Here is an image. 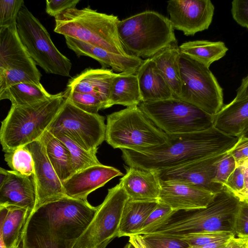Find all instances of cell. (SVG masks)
<instances>
[{"label": "cell", "instance_id": "8d00e7d4", "mask_svg": "<svg viewBox=\"0 0 248 248\" xmlns=\"http://www.w3.org/2000/svg\"><path fill=\"white\" fill-rule=\"evenodd\" d=\"M24 3L23 0H0V30L17 25L18 16Z\"/></svg>", "mask_w": 248, "mask_h": 248}, {"label": "cell", "instance_id": "8992f818", "mask_svg": "<svg viewBox=\"0 0 248 248\" xmlns=\"http://www.w3.org/2000/svg\"><path fill=\"white\" fill-rule=\"evenodd\" d=\"M121 42L129 55L150 58L177 41L169 18L146 10L122 20L118 24Z\"/></svg>", "mask_w": 248, "mask_h": 248}, {"label": "cell", "instance_id": "83f0119b", "mask_svg": "<svg viewBox=\"0 0 248 248\" xmlns=\"http://www.w3.org/2000/svg\"><path fill=\"white\" fill-rule=\"evenodd\" d=\"M158 202V201L137 202L128 200L122 215L118 237L137 234Z\"/></svg>", "mask_w": 248, "mask_h": 248}, {"label": "cell", "instance_id": "cb8c5ba5", "mask_svg": "<svg viewBox=\"0 0 248 248\" xmlns=\"http://www.w3.org/2000/svg\"><path fill=\"white\" fill-rule=\"evenodd\" d=\"M32 211L26 208L0 205V237L6 248L19 246Z\"/></svg>", "mask_w": 248, "mask_h": 248}, {"label": "cell", "instance_id": "d590c367", "mask_svg": "<svg viewBox=\"0 0 248 248\" xmlns=\"http://www.w3.org/2000/svg\"><path fill=\"white\" fill-rule=\"evenodd\" d=\"M63 92L75 106L86 112L96 114L99 110L107 108L102 101L92 95L71 91L67 89Z\"/></svg>", "mask_w": 248, "mask_h": 248}, {"label": "cell", "instance_id": "f907efd6", "mask_svg": "<svg viewBox=\"0 0 248 248\" xmlns=\"http://www.w3.org/2000/svg\"><path fill=\"white\" fill-rule=\"evenodd\" d=\"M239 137L248 138V123L245 126L242 132L240 133Z\"/></svg>", "mask_w": 248, "mask_h": 248}, {"label": "cell", "instance_id": "7a4b0ae2", "mask_svg": "<svg viewBox=\"0 0 248 248\" xmlns=\"http://www.w3.org/2000/svg\"><path fill=\"white\" fill-rule=\"evenodd\" d=\"M167 136L166 143L158 146L140 151L121 149L125 163L157 172L224 154L239 140L214 126L199 132Z\"/></svg>", "mask_w": 248, "mask_h": 248}, {"label": "cell", "instance_id": "bcb514c9", "mask_svg": "<svg viewBox=\"0 0 248 248\" xmlns=\"http://www.w3.org/2000/svg\"><path fill=\"white\" fill-rule=\"evenodd\" d=\"M248 245V237H235L233 236L227 241L223 248H247Z\"/></svg>", "mask_w": 248, "mask_h": 248}, {"label": "cell", "instance_id": "d6a6232c", "mask_svg": "<svg viewBox=\"0 0 248 248\" xmlns=\"http://www.w3.org/2000/svg\"><path fill=\"white\" fill-rule=\"evenodd\" d=\"M4 160L14 171L25 176H31L34 173L33 157L26 146L5 153Z\"/></svg>", "mask_w": 248, "mask_h": 248}, {"label": "cell", "instance_id": "1f68e13d", "mask_svg": "<svg viewBox=\"0 0 248 248\" xmlns=\"http://www.w3.org/2000/svg\"><path fill=\"white\" fill-rule=\"evenodd\" d=\"M52 134L68 148L70 154L74 174L89 167L101 164L96 156V153L86 151L63 134Z\"/></svg>", "mask_w": 248, "mask_h": 248}, {"label": "cell", "instance_id": "2e32d148", "mask_svg": "<svg viewBox=\"0 0 248 248\" xmlns=\"http://www.w3.org/2000/svg\"><path fill=\"white\" fill-rule=\"evenodd\" d=\"M25 146L31 152L34 162L33 175L37 190L34 209L45 203L66 196L62 182L48 158L41 138Z\"/></svg>", "mask_w": 248, "mask_h": 248}, {"label": "cell", "instance_id": "c3c4849f", "mask_svg": "<svg viewBox=\"0 0 248 248\" xmlns=\"http://www.w3.org/2000/svg\"><path fill=\"white\" fill-rule=\"evenodd\" d=\"M129 237V243L135 248H148L142 235L134 234Z\"/></svg>", "mask_w": 248, "mask_h": 248}, {"label": "cell", "instance_id": "681fc988", "mask_svg": "<svg viewBox=\"0 0 248 248\" xmlns=\"http://www.w3.org/2000/svg\"><path fill=\"white\" fill-rule=\"evenodd\" d=\"M228 240H221L202 246H189L187 248H223Z\"/></svg>", "mask_w": 248, "mask_h": 248}, {"label": "cell", "instance_id": "277c9868", "mask_svg": "<svg viewBox=\"0 0 248 248\" xmlns=\"http://www.w3.org/2000/svg\"><path fill=\"white\" fill-rule=\"evenodd\" d=\"M119 21L116 16L98 12L90 6L70 9L55 17L54 31L112 53L128 55L119 36Z\"/></svg>", "mask_w": 248, "mask_h": 248}, {"label": "cell", "instance_id": "7c38bea8", "mask_svg": "<svg viewBox=\"0 0 248 248\" xmlns=\"http://www.w3.org/2000/svg\"><path fill=\"white\" fill-rule=\"evenodd\" d=\"M128 196L119 183L108 189L102 203L73 248H106L118 237L122 215Z\"/></svg>", "mask_w": 248, "mask_h": 248}, {"label": "cell", "instance_id": "4dcf8cb0", "mask_svg": "<svg viewBox=\"0 0 248 248\" xmlns=\"http://www.w3.org/2000/svg\"><path fill=\"white\" fill-rule=\"evenodd\" d=\"M52 95L41 83L24 82L14 85L0 92V100H9L12 106H24L48 99Z\"/></svg>", "mask_w": 248, "mask_h": 248}, {"label": "cell", "instance_id": "ac0fdd59", "mask_svg": "<svg viewBox=\"0 0 248 248\" xmlns=\"http://www.w3.org/2000/svg\"><path fill=\"white\" fill-rule=\"evenodd\" d=\"M123 175L113 167L101 163L93 165L75 173L62 182L64 193L70 198L87 201L91 192L113 178Z\"/></svg>", "mask_w": 248, "mask_h": 248}, {"label": "cell", "instance_id": "f35d334b", "mask_svg": "<svg viewBox=\"0 0 248 248\" xmlns=\"http://www.w3.org/2000/svg\"><path fill=\"white\" fill-rule=\"evenodd\" d=\"M236 166V162L232 155L229 152L224 153L217 163L213 182L224 186Z\"/></svg>", "mask_w": 248, "mask_h": 248}, {"label": "cell", "instance_id": "30bf717a", "mask_svg": "<svg viewBox=\"0 0 248 248\" xmlns=\"http://www.w3.org/2000/svg\"><path fill=\"white\" fill-rule=\"evenodd\" d=\"M178 64L181 87L178 99L215 116L223 106V93L209 68L181 52Z\"/></svg>", "mask_w": 248, "mask_h": 248}, {"label": "cell", "instance_id": "9a60e30c", "mask_svg": "<svg viewBox=\"0 0 248 248\" xmlns=\"http://www.w3.org/2000/svg\"><path fill=\"white\" fill-rule=\"evenodd\" d=\"M223 154L156 172L160 181L184 183L217 193L224 187L213 182L217 163Z\"/></svg>", "mask_w": 248, "mask_h": 248}, {"label": "cell", "instance_id": "e0dca14e", "mask_svg": "<svg viewBox=\"0 0 248 248\" xmlns=\"http://www.w3.org/2000/svg\"><path fill=\"white\" fill-rule=\"evenodd\" d=\"M160 184L158 202L177 212L204 208L213 201L216 195L206 189L184 183L160 181Z\"/></svg>", "mask_w": 248, "mask_h": 248}, {"label": "cell", "instance_id": "603a6c76", "mask_svg": "<svg viewBox=\"0 0 248 248\" xmlns=\"http://www.w3.org/2000/svg\"><path fill=\"white\" fill-rule=\"evenodd\" d=\"M136 74L142 102H153L173 97L170 86L151 58L143 61Z\"/></svg>", "mask_w": 248, "mask_h": 248}, {"label": "cell", "instance_id": "b9f144b4", "mask_svg": "<svg viewBox=\"0 0 248 248\" xmlns=\"http://www.w3.org/2000/svg\"><path fill=\"white\" fill-rule=\"evenodd\" d=\"M231 13L237 24L248 29V0H233Z\"/></svg>", "mask_w": 248, "mask_h": 248}, {"label": "cell", "instance_id": "52a82bcc", "mask_svg": "<svg viewBox=\"0 0 248 248\" xmlns=\"http://www.w3.org/2000/svg\"><path fill=\"white\" fill-rule=\"evenodd\" d=\"M167 135L157 127L138 105L107 116L106 142L114 149L140 151L166 143Z\"/></svg>", "mask_w": 248, "mask_h": 248}, {"label": "cell", "instance_id": "ee69618b", "mask_svg": "<svg viewBox=\"0 0 248 248\" xmlns=\"http://www.w3.org/2000/svg\"><path fill=\"white\" fill-rule=\"evenodd\" d=\"M228 152L234 158L236 165L248 158V138L239 137L238 141Z\"/></svg>", "mask_w": 248, "mask_h": 248}, {"label": "cell", "instance_id": "74e56055", "mask_svg": "<svg viewBox=\"0 0 248 248\" xmlns=\"http://www.w3.org/2000/svg\"><path fill=\"white\" fill-rule=\"evenodd\" d=\"M148 248H187L189 245L177 237L156 235H142Z\"/></svg>", "mask_w": 248, "mask_h": 248}, {"label": "cell", "instance_id": "7dc6e473", "mask_svg": "<svg viewBox=\"0 0 248 248\" xmlns=\"http://www.w3.org/2000/svg\"><path fill=\"white\" fill-rule=\"evenodd\" d=\"M248 96V75L243 78L241 83L236 91L234 99H240Z\"/></svg>", "mask_w": 248, "mask_h": 248}, {"label": "cell", "instance_id": "f5cc1de1", "mask_svg": "<svg viewBox=\"0 0 248 248\" xmlns=\"http://www.w3.org/2000/svg\"><path fill=\"white\" fill-rule=\"evenodd\" d=\"M124 248H135L130 243H128L124 247Z\"/></svg>", "mask_w": 248, "mask_h": 248}, {"label": "cell", "instance_id": "836d02e7", "mask_svg": "<svg viewBox=\"0 0 248 248\" xmlns=\"http://www.w3.org/2000/svg\"><path fill=\"white\" fill-rule=\"evenodd\" d=\"M176 212L169 206L158 202L138 234L146 235L152 233L166 224Z\"/></svg>", "mask_w": 248, "mask_h": 248}, {"label": "cell", "instance_id": "e575fe53", "mask_svg": "<svg viewBox=\"0 0 248 248\" xmlns=\"http://www.w3.org/2000/svg\"><path fill=\"white\" fill-rule=\"evenodd\" d=\"M235 236V233L232 232L203 231L189 233L175 237L184 241L189 246H202L221 240H227Z\"/></svg>", "mask_w": 248, "mask_h": 248}, {"label": "cell", "instance_id": "f546056e", "mask_svg": "<svg viewBox=\"0 0 248 248\" xmlns=\"http://www.w3.org/2000/svg\"><path fill=\"white\" fill-rule=\"evenodd\" d=\"M180 52L209 68L214 62L225 55L228 48L221 41L195 40L185 42L179 46Z\"/></svg>", "mask_w": 248, "mask_h": 248}, {"label": "cell", "instance_id": "4316f807", "mask_svg": "<svg viewBox=\"0 0 248 248\" xmlns=\"http://www.w3.org/2000/svg\"><path fill=\"white\" fill-rule=\"evenodd\" d=\"M142 102L136 74L118 73L111 82L109 93L110 107L114 105L125 107L139 105Z\"/></svg>", "mask_w": 248, "mask_h": 248}, {"label": "cell", "instance_id": "f6af8a7d", "mask_svg": "<svg viewBox=\"0 0 248 248\" xmlns=\"http://www.w3.org/2000/svg\"><path fill=\"white\" fill-rule=\"evenodd\" d=\"M242 166L244 174V187L243 190L236 196L240 201H248V158L237 165Z\"/></svg>", "mask_w": 248, "mask_h": 248}, {"label": "cell", "instance_id": "60d3db41", "mask_svg": "<svg viewBox=\"0 0 248 248\" xmlns=\"http://www.w3.org/2000/svg\"><path fill=\"white\" fill-rule=\"evenodd\" d=\"M79 0H47L46 1V13L54 17L70 9L76 8Z\"/></svg>", "mask_w": 248, "mask_h": 248}, {"label": "cell", "instance_id": "db71d44e", "mask_svg": "<svg viewBox=\"0 0 248 248\" xmlns=\"http://www.w3.org/2000/svg\"><path fill=\"white\" fill-rule=\"evenodd\" d=\"M13 248H21V245L19 246H17V247H14Z\"/></svg>", "mask_w": 248, "mask_h": 248}, {"label": "cell", "instance_id": "816d5d0a", "mask_svg": "<svg viewBox=\"0 0 248 248\" xmlns=\"http://www.w3.org/2000/svg\"><path fill=\"white\" fill-rule=\"evenodd\" d=\"M0 248H6L2 241V239L0 237Z\"/></svg>", "mask_w": 248, "mask_h": 248}, {"label": "cell", "instance_id": "3957f363", "mask_svg": "<svg viewBox=\"0 0 248 248\" xmlns=\"http://www.w3.org/2000/svg\"><path fill=\"white\" fill-rule=\"evenodd\" d=\"M63 92L27 106H12L1 122L0 141L9 153L39 140L48 129L64 102Z\"/></svg>", "mask_w": 248, "mask_h": 248}, {"label": "cell", "instance_id": "f1b7e54d", "mask_svg": "<svg viewBox=\"0 0 248 248\" xmlns=\"http://www.w3.org/2000/svg\"><path fill=\"white\" fill-rule=\"evenodd\" d=\"M46 155L61 181L63 182L73 174L70 152L66 146L47 130L41 137Z\"/></svg>", "mask_w": 248, "mask_h": 248}, {"label": "cell", "instance_id": "6da1fadb", "mask_svg": "<svg viewBox=\"0 0 248 248\" xmlns=\"http://www.w3.org/2000/svg\"><path fill=\"white\" fill-rule=\"evenodd\" d=\"M97 208L67 196L41 205L28 218L21 248H73Z\"/></svg>", "mask_w": 248, "mask_h": 248}, {"label": "cell", "instance_id": "d6986e66", "mask_svg": "<svg viewBox=\"0 0 248 248\" xmlns=\"http://www.w3.org/2000/svg\"><path fill=\"white\" fill-rule=\"evenodd\" d=\"M67 47L78 57H90L98 62L102 68L110 67L113 71L136 74L142 63L141 58L131 55L116 54L84 42L65 36Z\"/></svg>", "mask_w": 248, "mask_h": 248}, {"label": "cell", "instance_id": "4fadbf2b", "mask_svg": "<svg viewBox=\"0 0 248 248\" xmlns=\"http://www.w3.org/2000/svg\"><path fill=\"white\" fill-rule=\"evenodd\" d=\"M19 36L17 25L0 30V92L20 83H40L42 75Z\"/></svg>", "mask_w": 248, "mask_h": 248}, {"label": "cell", "instance_id": "11a10c76", "mask_svg": "<svg viewBox=\"0 0 248 248\" xmlns=\"http://www.w3.org/2000/svg\"><path fill=\"white\" fill-rule=\"evenodd\" d=\"M247 248H248V247H247Z\"/></svg>", "mask_w": 248, "mask_h": 248}, {"label": "cell", "instance_id": "44dd1931", "mask_svg": "<svg viewBox=\"0 0 248 248\" xmlns=\"http://www.w3.org/2000/svg\"><path fill=\"white\" fill-rule=\"evenodd\" d=\"M118 73L108 68H88L68 80L67 89L92 95L110 108L109 93L111 82Z\"/></svg>", "mask_w": 248, "mask_h": 248}, {"label": "cell", "instance_id": "5bb4252c", "mask_svg": "<svg viewBox=\"0 0 248 248\" xmlns=\"http://www.w3.org/2000/svg\"><path fill=\"white\" fill-rule=\"evenodd\" d=\"M167 3L173 28L186 36L208 29L212 21L215 8L210 0H171Z\"/></svg>", "mask_w": 248, "mask_h": 248}, {"label": "cell", "instance_id": "ba28073f", "mask_svg": "<svg viewBox=\"0 0 248 248\" xmlns=\"http://www.w3.org/2000/svg\"><path fill=\"white\" fill-rule=\"evenodd\" d=\"M138 106L167 135L199 132L214 126V116L178 98L142 102Z\"/></svg>", "mask_w": 248, "mask_h": 248}, {"label": "cell", "instance_id": "7402d4cb", "mask_svg": "<svg viewBox=\"0 0 248 248\" xmlns=\"http://www.w3.org/2000/svg\"><path fill=\"white\" fill-rule=\"evenodd\" d=\"M126 172L119 183L129 200L137 202L158 201L160 184L156 172L124 167Z\"/></svg>", "mask_w": 248, "mask_h": 248}, {"label": "cell", "instance_id": "5b68a950", "mask_svg": "<svg viewBox=\"0 0 248 248\" xmlns=\"http://www.w3.org/2000/svg\"><path fill=\"white\" fill-rule=\"evenodd\" d=\"M240 200L225 186L204 208L174 214L164 225L149 234L174 237L208 231L233 232Z\"/></svg>", "mask_w": 248, "mask_h": 248}, {"label": "cell", "instance_id": "ffe728a7", "mask_svg": "<svg viewBox=\"0 0 248 248\" xmlns=\"http://www.w3.org/2000/svg\"><path fill=\"white\" fill-rule=\"evenodd\" d=\"M36 201L34 175L25 176L8 170L6 179L0 185V205L26 208L32 212Z\"/></svg>", "mask_w": 248, "mask_h": 248}, {"label": "cell", "instance_id": "8fae6325", "mask_svg": "<svg viewBox=\"0 0 248 248\" xmlns=\"http://www.w3.org/2000/svg\"><path fill=\"white\" fill-rule=\"evenodd\" d=\"M63 93L62 106L47 130L52 134H63L86 151L96 153L105 140V117L79 109Z\"/></svg>", "mask_w": 248, "mask_h": 248}, {"label": "cell", "instance_id": "9c48e42d", "mask_svg": "<svg viewBox=\"0 0 248 248\" xmlns=\"http://www.w3.org/2000/svg\"><path fill=\"white\" fill-rule=\"evenodd\" d=\"M20 39L36 65L47 74L69 77L70 60L57 48L45 27L24 5L17 19Z\"/></svg>", "mask_w": 248, "mask_h": 248}, {"label": "cell", "instance_id": "d4e9b609", "mask_svg": "<svg viewBox=\"0 0 248 248\" xmlns=\"http://www.w3.org/2000/svg\"><path fill=\"white\" fill-rule=\"evenodd\" d=\"M248 123V96L233 99L214 116V127L227 135L238 137Z\"/></svg>", "mask_w": 248, "mask_h": 248}, {"label": "cell", "instance_id": "9f6ffc18", "mask_svg": "<svg viewBox=\"0 0 248 248\" xmlns=\"http://www.w3.org/2000/svg\"></svg>", "mask_w": 248, "mask_h": 248}, {"label": "cell", "instance_id": "ab89813d", "mask_svg": "<svg viewBox=\"0 0 248 248\" xmlns=\"http://www.w3.org/2000/svg\"><path fill=\"white\" fill-rule=\"evenodd\" d=\"M233 232L237 237H248V201H240L235 216Z\"/></svg>", "mask_w": 248, "mask_h": 248}, {"label": "cell", "instance_id": "484cf974", "mask_svg": "<svg viewBox=\"0 0 248 248\" xmlns=\"http://www.w3.org/2000/svg\"><path fill=\"white\" fill-rule=\"evenodd\" d=\"M180 50L177 41L170 43L151 58L170 86L174 98H178L181 87L178 58Z\"/></svg>", "mask_w": 248, "mask_h": 248}, {"label": "cell", "instance_id": "7bdbcfd3", "mask_svg": "<svg viewBox=\"0 0 248 248\" xmlns=\"http://www.w3.org/2000/svg\"><path fill=\"white\" fill-rule=\"evenodd\" d=\"M224 186L235 196L243 190L244 187V174L241 165H237Z\"/></svg>", "mask_w": 248, "mask_h": 248}]
</instances>
